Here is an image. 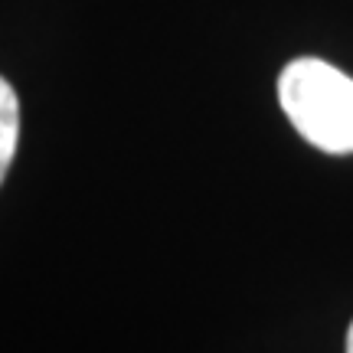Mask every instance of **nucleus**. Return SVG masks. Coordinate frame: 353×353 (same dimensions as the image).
Wrapping results in <instances>:
<instances>
[{
    "mask_svg": "<svg viewBox=\"0 0 353 353\" xmlns=\"http://www.w3.org/2000/svg\"><path fill=\"white\" fill-rule=\"evenodd\" d=\"M278 101L304 141L353 154V79L324 59H294L278 76Z\"/></svg>",
    "mask_w": 353,
    "mask_h": 353,
    "instance_id": "f257e3e1",
    "label": "nucleus"
},
{
    "mask_svg": "<svg viewBox=\"0 0 353 353\" xmlns=\"http://www.w3.org/2000/svg\"><path fill=\"white\" fill-rule=\"evenodd\" d=\"M17 141H20V101L7 79H0V183L17 157Z\"/></svg>",
    "mask_w": 353,
    "mask_h": 353,
    "instance_id": "f03ea898",
    "label": "nucleus"
},
{
    "mask_svg": "<svg viewBox=\"0 0 353 353\" xmlns=\"http://www.w3.org/2000/svg\"><path fill=\"white\" fill-rule=\"evenodd\" d=\"M347 353H353V324H350V330H347Z\"/></svg>",
    "mask_w": 353,
    "mask_h": 353,
    "instance_id": "7ed1b4c3",
    "label": "nucleus"
}]
</instances>
